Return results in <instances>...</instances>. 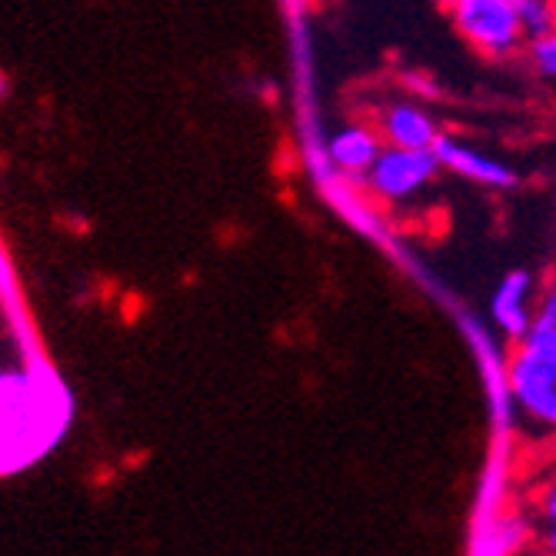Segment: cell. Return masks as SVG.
Listing matches in <instances>:
<instances>
[{
    "mask_svg": "<svg viewBox=\"0 0 556 556\" xmlns=\"http://www.w3.org/2000/svg\"><path fill=\"white\" fill-rule=\"evenodd\" d=\"M503 377H507V396L523 424L540 433H556V340L533 333L517 340Z\"/></svg>",
    "mask_w": 556,
    "mask_h": 556,
    "instance_id": "1",
    "label": "cell"
},
{
    "mask_svg": "<svg viewBox=\"0 0 556 556\" xmlns=\"http://www.w3.org/2000/svg\"><path fill=\"white\" fill-rule=\"evenodd\" d=\"M440 170L443 167L437 161L433 147H390V143H383L377 161L364 174V187L370 190L374 200H380V204H387V207H407L427 193V187H433Z\"/></svg>",
    "mask_w": 556,
    "mask_h": 556,
    "instance_id": "2",
    "label": "cell"
},
{
    "mask_svg": "<svg viewBox=\"0 0 556 556\" xmlns=\"http://www.w3.org/2000/svg\"><path fill=\"white\" fill-rule=\"evenodd\" d=\"M453 27L490 61H507L523 47L517 27V0H450Z\"/></svg>",
    "mask_w": 556,
    "mask_h": 556,
    "instance_id": "3",
    "label": "cell"
},
{
    "mask_svg": "<svg viewBox=\"0 0 556 556\" xmlns=\"http://www.w3.org/2000/svg\"><path fill=\"white\" fill-rule=\"evenodd\" d=\"M433 150H437V161H440L443 170L457 174V177H464V180H470V184H477L483 190L503 193V190L517 187V170L507 161L486 154V150H480V147H473L467 140L440 134Z\"/></svg>",
    "mask_w": 556,
    "mask_h": 556,
    "instance_id": "4",
    "label": "cell"
},
{
    "mask_svg": "<svg viewBox=\"0 0 556 556\" xmlns=\"http://www.w3.org/2000/svg\"><path fill=\"white\" fill-rule=\"evenodd\" d=\"M536 290H540V283L530 270H507L490 293V320L510 343H517L530 333Z\"/></svg>",
    "mask_w": 556,
    "mask_h": 556,
    "instance_id": "5",
    "label": "cell"
},
{
    "mask_svg": "<svg viewBox=\"0 0 556 556\" xmlns=\"http://www.w3.org/2000/svg\"><path fill=\"white\" fill-rule=\"evenodd\" d=\"M374 127L390 147H437L443 134L430 108L410 97H393L380 104Z\"/></svg>",
    "mask_w": 556,
    "mask_h": 556,
    "instance_id": "6",
    "label": "cell"
},
{
    "mask_svg": "<svg viewBox=\"0 0 556 556\" xmlns=\"http://www.w3.org/2000/svg\"><path fill=\"white\" fill-rule=\"evenodd\" d=\"M380 150H383V137L377 134L374 124H364V121L343 124L327 140V157H330V164L340 174L353 177V180H364V174L370 170V164L377 161Z\"/></svg>",
    "mask_w": 556,
    "mask_h": 556,
    "instance_id": "7",
    "label": "cell"
},
{
    "mask_svg": "<svg viewBox=\"0 0 556 556\" xmlns=\"http://www.w3.org/2000/svg\"><path fill=\"white\" fill-rule=\"evenodd\" d=\"M483 536H493V543H486V553H517L530 543H536V530H533V517L520 514V510H507L500 514Z\"/></svg>",
    "mask_w": 556,
    "mask_h": 556,
    "instance_id": "8",
    "label": "cell"
},
{
    "mask_svg": "<svg viewBox=\"0 0 556 556\" xmlns=\"http://www.w3.org/2000/svg\"><path fill=\"white\" fill-rule=\"evenodd\" d=\"M530 517H533V530H536V546L556 556V470L536 483Z\"/></svg>",
    "mask_w": 556,
    "mask_h": 556,
    "instance_id": "9",
    "label": "cell"
},
{
    "mask_svg": "<svg viewBox=\"0 0 556 556\" xmlns=\"http://www.w3.org/2000/svg\"><path fill=\"white\" fill-rule=\"evenodd\" d=\"M517 27L523 43L546 34L549 27H556V4L553 0H517Z\"/></svg>",
    "mask_w": 556,
    "mask_h": 556,
    "instance_id": "10",
    "label": "cell"
},
{
    "mask_svg": "<svg viewBox=\"0 0 556 556\" xmlns=\"http://www.w3.org/2000/svg\"><path fill=\"white\" fill-rule=\"evenodd\" d=\"M523 47H527V61H530L533 74L543 80H556V27L527 40Z\"/></svg>",
    "mask_w": 556,
    "mask_h": 556,
    "instance_id": "11",
    "label": "cell"
},
{
    "mask_svg": "<svg viewBox=\"0 0 556 556\" xmlns=\"http://www.w3.org/2000/svg\"><path fill=\"white\" fill-rule=\"evenodd\" d=\"M530 333H533V337H553V340H556V277H549V280L536 290Z\"/></svg>",
    "mask_w": 556,
    "mask_h": 556,
    "instance_id": "12",
    "label": "cell"
},
{
    "mask_svg": "<svg viewBox=\"0 0 556 556\" xmlns=\"http://www.w3.org/2000/svg\"><path fill=\"white\" fill-rule=\"evenodd\" d=\"M440 4H443V8H446V4H450V0H440Z\"/></svg>",
    "mask_w": 556,
    "mask_h": 556,
    "instance_id": "13",
    "label": "cell"
},
{
    "mask_svg": "<svg viewBox=\"0 0 556 556\" xmlns=\"http://www.w3.org/2000/svg\"><path fill=\"white\" fill-rule=\"evenodd\" d=\"M553 4H556V0H553Z\"/></svg>",
    "mask_w": 556,
    "mask_h": 556,
    "instance_id": "14",
    "label": "cell"
}]
</instances>
